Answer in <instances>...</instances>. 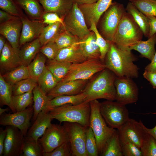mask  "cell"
Returning a JSON list of instances; mask_svg holds the SVG:
<instances>
[{
	"instance_id": "obj_8",
	"label": "cell",
	"mask_w": 156,
	"mask_h": 156,
	"mask_svg": "<svg viewBox=\"0 0 156 156\" xmlns=\"http://www.w3.org/2000/svg\"><path fill=\"white\" fill-rule=\"evenodd\" d=\"M105 68L104 62L100 59H87L80 63L72 64L67 74L60 81L88 80Z\"/></svg>"
},
{
	"instance_id": "obj_38",
	"label": "cell",
	"mask_w": 156,
	"mask_h": 156,
	"mask_svg": "<svg viewBox=\"0 0 156 156\" xmlns=\"http://www.w3.org/2000/svg\"><path fill=\"white\" fill-rule=\"evenodd\" d=\"M58 83L52 73L47 67L37 82L38 85L47 95Z\"/></svg>"
},
{
	"instance_id": "obj_33",
	"label": "cell",
	"mask_w": 156,
	"mask_h": 156,
	"mask_svg": "<svg viewBox=\"0 0 156 156\" xmlns=\"http://www.w3.org/2000/svg\"><path fill=\"white\" fill-rule=\"evenodd\" d=\"M64 27L60 22L45 26L39 38L41 46L50 42H54L55 39Z\"/></svg>"
},
{
	"instance_id": "obj_54",
	"label": "cell",
	"mask_w": 156,
	"mask_h": 156,
	"mask_svg": "<svg viewBox=\"0 0 156 156\" xmlns=\"http://www.w3.org/2000/svg\"><path fill=\"white\" fill-rule=\"evenodd\" d=\"M9 13L2 10H0V23L9 21L15 17Z\"/></svg>"
},
{
	"instance_id": "obj_46",
	"label": "cell",
	"mask_w": 156,
	"mask_h": 156,
	"mask_svg": "<svg viewBox=\"0 0 156 156\" xmlns=\"http://www.w3.org/2000/svg\"><path fill=\"white\" fill-rule=\"evenodd\" d=\"M86 147L88 156H97L99 155L96 139L90 127L87 129Z\"/></svg>"
},
{
	"instance_id": "obj_34",
	"label": "cell",
	"mask_w": 156,
	"mask_h": 156,
	"mask_svg": "<svg viewBox=\"0 0 156 156\" xmlns=\"http://www.w3.org/2000/svg\"><path fill=\"white\" fill-rule=\"evenodd\" d=\"M102 156H122L119 132L116 130L107 142L102 153Z\"/></svg>"
},
{
	"instance_id": "obj_18",
	"label": "cell",
	"mask_w": 156,
	"mask_h": 156,
	"mask_svg": "<svg viewBox=\"0 0 156 156\" xmlns=\"http://www.w3.org/2000/svg\"><path fill=\"white\" fill-rule=\"evenodd\" d=\"M22 27L20 17H15L0 23V34L3 36L14 48L20 47L19 40Z\"/></svg>"
},
{
	"instance_id": "obj_37",
	"label": "cell",
	"mask_w": 156,
	"mask_h": 156,
	"mask_svg": "<svg viewBox=\"0 0 156 156\" xmlns=\"http://www.w3.org/2000/svg\"><path fill=\"white\" fill-rule=\"evenodd\" d=\"M33 101L32 91L12 96V105L16 112L25 109L32 104Z\"/></svg>"
},
{
	"instance_id": "obj_48",
	"label": "cell",
	"mask_w": 156,
	"mask_h": 156,
	"mask_svg": "<svg viewBox=\"0 0 156 156\" xmlns=\"http://www.w3.org/2000/svg\"><path fill=\"white\" fill-rule=\"evenodd\" d=\"M43 156H72L70 144L69 141H66L55 149L52 151L42 153Z\"/></svg>"
},
{
	"instance_id": "obj_55",
	"label": "cell",
	"mask_w": 156,
	"mask_h": 156,
	"mask_svg": "<svg viewBox=\"0 0 156 156\" xmlns=\"http://www.w3.org/2000/svg\"><path fill=\"white\" fill-rule=\"evenodd\" d=\"M144 70L156 71V50L153 58L151 62L146 66Z\"/></svg>"
},
{
	"instance_id": "obj_49",
	"label": "cell",
	"mask_w": 156,
	"mask_h": 156,
	"mask_svg": "<svg viewBox=\"0 0 156 156\" xmlns=\"http://www.w3.org/2000/svg\"><path fill=\"white\" fill-rule=\"evenodd\" d=\"M60 49L54 42H50L41 47L40 52L44 55L48 60L55 59Z\"/></svg>"
},
{
	"instance_id": "obj_26",
	"label": "cell",
	"mask_w": 156,
	"mask_h": 156,
	"mask_svg": "<svg viewBox=\"0 0 156 156\" xmlns=\"http://www.w3.org/2000/svg\"><path fill=\"white\" fill-rule=\"evenodd\" d=\"M20 48L19 56L22 65L27 66L40 51L41 45L39 38L27 42Z\"/></svg>"
},
{
	"instance_id": "obj_1",
	"label": "cell",
	"mask_w": 156,
	"mask_h": 156,
	"mask_svg": "<svg viewBox=\"0 0 156 156\" xmlns=\"http://www.w3.org/2000/svg\"><path fill=\"white\" fill-rule=\"evenodd\" d=\"M129 48L120 47L110 42V48L104 63L106 68L117 77L137 78L139 68L134 62L137 58Z\"/></svg>"
},
{
	"instance_id": "obj_23",
	"label": "cell",
	"mask_w": 156,
	"mask_h": 156,
	"mask_svg": "<svg viewBox=\"0 0 156 156\" xmlns=\"http://www.w3.org/2000/svg\"><path fill=\"white\" fill-rule=\"evenodd\" d=\"M40 2L44 13H55L64 19L71 9L74 1L73 0H40Z\"/></svg>"
},
{
	"instance_id": "obj_24",
	"label": "cell",
	"mask_w": 156,
	"mask_h": 156,
	"mask_svg": "<svg viewBox=\"0 0 156 156\" xmlns=\"http://www.w3.org/2000/svg\"><path fill=\"white\" fill-rule=\"evenodd\" d=\"M14 0L30 19L42 21L44 11L40 0Z\"/></svg>"
},
{
	"instance_id": "obj_30",
	"label": "cell",
	"mask_w": 156,
	"mask_h": 156,
	"mask_svg": "<svg viewBox=\"0 0 156 156\" xmlns=\"http://www.w3.org/2000/svg\"><path fill=\"white\" fill-rule=\"evenodd\" d=\"M126 10L127 12L132 16L135 21L142 30L144 36L148 38L149 25L147 16L140 11L130 2L127 4Z\"/></svg>"
},
{
	"instance_id": "obj_28",
	"label": "cell",
	"mask_w": 156,
	"mask_h": 156,
	"mask_svg": "<svg viewBox=\"0 0 156 156\" xmlns=\"http://www.w3.org/2000/svg\"><path fill=\"white\" fill-rule=\"evenodd\" d=\"M156 33L148 38L146 41L141 40L129 47L131 50L138 51L143 57L151 61L153 58L156 50Z\"/></svg>"
},
{
	"instance_id": "obj_59",
	"label": "cell",
	"mask_w": 156,
	"mask_h": 156,
	"mask_svg": "<svg viewBox=\"0 0 156 156\" xmlns=\"http://www.w3.org/2000/svg\"><path fill=\"white\" fill-rule=\"evenodd\" d=\"M8 109L7 108L3 109L0 108V116L3 114L5 112L8 111Z\"/></svg>"
},
{
	"instance_id": "obj_31",
	"label": "cell",
	"mask_w": 156,
	"mask_h": 156,
	"mask_svg": "<svg viewBox=\"0 0 156 156\" xmlns=\"http://www.w3.org/2000/svg\"><path fill=\"white\" fill-rule=\"evenodd\" d=\"M71 64L69 62L59 61L54 59L48 60L46 67L59 82L67 75Z\"/></svg>"
},
{
	"instance_id": "obj_39",
	"label": "cell",
	"mask_w": 156,
	"mask_h": 156,
	"mask_svg": "<svg viewBox=\"0 0 156 156\" xmlns=\"http://www.w3.org/2000/svg\"><path fill=\"white\" fill-rule=\"evenodd\" d=\"M119 135L120 145L123 156H142L140 148L135 144L127 137L119 133Z\"/></svg>"
},
{
	"instance_id": "obj_36",
	"label": "cell",
	"mask_w": 156,
	"mask_h": 156,
	"mask_svg": "<svg viewBox=\"0 0 156 156\" xmlns=\"http://www.w3.org/2000/svg\"><path fill=\"white\" fill-rule=\"evenodd\" d=\"M12 86L5 80L0 74V102L1 105H6L13 113L16 112L12 103L13 96Z\"/></svg>"
},
{
	"instance_id": "obj_51",
	"label": "cell",
	"mask_w": 156,
	"mask_h": 156,
	"mask_svg": "<svg viewBox=\"0 0 156 156\" xmlns=\"http://www.w3.org/2000/svg\"><path fill=\"white\" fill-rule=\"evenodd\" d=\"M143 77L148 80L153 88H156V71L144 70L143 73Z\"/></svg>"
},
{
	"instance_id": "obj_13",
	"label": "cell",
	"mask_w": 156,
	"mask_h": 156,
	"mask_svg": "<svg viewBox=\"0 0 156 156\" xmlns=\"http://www.w3.org/2000/svg\"><path fill=\"white\" fill-rule=\"evenodd\" d=\"M34 112L33 107L13 114H4L1 115L0 124L4 126H12L17 128L26 136L31 119Z\"/></svg>"
},
{
	"instance_id": "obj_21",
	"label": "cell",
	"mask_w": 156,
	"mask_h": 156,
	"mask_svg": "<svg viewBox=\"0 0 156 156\" xmlns=\"http://www.w3.org/2000/svg\"><path fill=\"white\" fill-rule=\"evenodd\" d=\"M53 119L49 111L45 109L42 110L38 115L25 137L38 141L51 125Z\"/></svg>"
},
{
	"instance_id": "obj_19",
	"label": "cell",
	"mask_w": 156,
	"mask_h": 156,
	"mask_svg": "<svg viewBox=\"0 0 156 156\" xmlns=\"http://www.w3.org/2000/svg\"><path fill=\"white\" fill-rule=\"evenodd\" d=\"M88 80L77 79L60 81L47 94L52 99L61 95H72L82 92Z\"/></svg>"
},
{
	"instance_id": "obj_17",
	"label": "cell",
	"mask_w": 156,
	"mask_h": 156,
	"mask_svg": "<svg viewBox=\"0 0 156 156\" xmlns=\"http://www.w3.org/2000/svg\"><path fill=\"white\" fill-rule=\"evenodd\" d=\"M144 125L140 120L138 122L129 118L117 130L119 134L127 137L140 148L147 133Z\"/></svg>"
},
{
	"instance_id": "obj_42",
	"label": "cell",
	"mask_w": 156,
	"mask_h": 156,
	"mask_svg": "<svg viewBox=\"0 0 156 156\" xmlns=\"http://www.w3.org/2000/svg\"><path fill=\"white\" fill-rule=\"evenodd\" d=\"M96 26L95 23L92 21L90 22V26L89 29L90 31H93L95 34L96 43L100 50V60L104 62L106 55L110 48V42L101 36Z\"/></svg>"
},
{
	"instance_id": "obj_50",
	"label": "cell",
	"mask_w": 156,
	"mask_h": 156,
	"mask_svg": "<svg viewBox=\"0 0 156 156\" xmlns=\"http://www.w3.org/2000/svg\"><path fill=\"white\" fill-rule=\"evenodd\" d=\"M42 21L46 25H49L57 22H60L65 27L64 19L57 14L53 12L44 13L42 17Z\"/></svg>"
},
{
	"instance_id": "obj_5",
	"label": "cell",
	"mask_w": 156,
	"mask_h": 156,
	"mask_svg": "<svg viewBox=\"0 0 156 156\" xmlns=\"http://www.w3.org/2000/svg\"><path fill=\"white\" fill-rule=\"evenodd\" d=\"M89 127L95 137L99 154L102 153L107 141L116 131L107 126L100 111V103L97 100L90 101Z\"/></svg>"
},
{
	"instance_id": "obj_3",
	"label": "cell",
	"mask_w": 156,
	"mask_h": 156,
	"mask_svg": "<svg viewBox=\"0 0 156 156\" xmlns=\"http://www.w3.org/2000/svg\"><path fill=\"white\" fill-rule=\"evenodd\" d=\"M90 113V103L85 102L77 105H64L49 112L52 118L61 123H77L87 127H89Z\"/></svg>"
},
{
	"instance_id": "obj_4",
	"label": "cell",
	"mask_w": 156,
	"mask_h": 156,
	"mask_svg": "<svg viewBox=\"0 0 156 156\" xmlns=\"http://www.w3.org/2000/svg\"><path fill=\"white\" fill-rule=\"evenodd\" d=\"M143 35L131 14L126 11L118 27L112 42L118 47L129 48L142 40Z\"/></svg>"
},
{
	"instance_id": "obj_14",
	"label": "cell",
	"mask_w": 156,
	"mask_h": 156,
	"mask_svg": "<svg viewBox=\"0 0 156 156\" xmlns=\"http://www.w3.org/2000/svg\"><path fill=\"white\" fill-rule=\"evenodd\" d=\"M7 135L5 139L3 155L4 156H21L25 137L17 128L7 126Z\"/></svg>"
},
{
	"instance_id": "obj_29",
	"label": "cell",
	"mask_w": 156,
	"mask_h": 156,
	"mask_svg": "<svg viewBox=\"0 0 156 156\" xmlns=\"http://www.w3.org/2000/svg\"><path fill=\"white\" fill-rule=\"evenodd\" d=\"M32 92L34 102L33 120L34 121L39 113L45 108L48 101L52 99L48 96L38 85L34 88Z\"/></svg>"
},
{
	"instance_id": "obj_15",
	"label": "cell",
	"mask_w": 156,
	"mask_h": 156,
	"mask_svg": "<svg viewBox=\"0 0 156 156\" xmlns=\"http://www.w3.org/2000/svg\"><path fill=\"white\" fill-rule=\"evenodd\" d=\"M22 27L19 40L20 47L25 44L39 38L46 25L42 21L31 20L24 14L20 17Z\"/></svg>"
},
{
	"instance_id": "obj_9",
	"label": "cell",
	"mask_w": 156,
	"mask_h": 156,
	"mask_svg": "<svg viewBox=\"0 0 156 156\" xmlns=\"http://www.w3.org/2000/svg\"><path fill=\"white\" fill-rule=\"evenodd\" d=\"M63 125L67 133L72 156H88L86 143L87 128L77 123L64 122Z\"/></svg>"
},
{
	"instance_id": "obj_35",
	"label": "cell",
	"mask_w": 156,
	"mask_h": 156,
	"mask_svg": "<svg viewBox=\"0 0 156 156\" xmlns=\"http://www.w3.org/2000/svg\"><path fill=\"white\" fill-rule=\"evenodd\" d=\"M8 83L13 85L22 80L30 78L27 66L21 65L2 75Z\"/></svg>"
},
{
	"instance_id": "obj_56",
	"label": "cell",
	"mask_w": 156,
	"mask_h": 156,
	"mask_svg": "<svg viewBox=\"0 0 156 156\" xmlns=\"http://www.w3.org/2000/svg\"><path fill=\"white\" fill-rule=\"evenodd\" d=\"M144 127L145 130L148 133L151 135L156 140V125L152 129H149L144 125Z\"/></svg>"
},
{
	"instance_id": "obj_60",
	"label": "cell",
	"mask_w": 156,
	"mask_h": 156,
	"mask_svg": "<svg viewBox=\"0 0 156 156\" xmlns=\"http://www.w3.org/2000/svg\"></svg>"
},
{
	"instance_id": "obj_41",
	"label": "cell",
	"mask_w": 156,
	"mask_h": 156,
	"mask_svg": "<svg viewBox=\"0 0 156 156\" xmlns=\"http://www.w3.org/2000/svg\"><path fill=\"white\" fill-rule=\"evenodd\" d=\"M80 39L66 30L64 27L55 39V42L60 49L79 43Z\"/></svg>"
},
{
	"instance_id": "obj_11",
	"label": "cell",
	"mask_w": 156,
	"mask_h": 156,
	"mask_svg": "<svg viewBox=\"0 0 156 156\" xmlns=\"http://www.w3.org/2000/svg\"><path fill=\"white\" fill-rule=\"evenodd\" d=\"M68 141V135L64 126L52 123L38 140L43 153L51 152Z\"/></svg>"
},
{
	"instance_id": "obj_57",
	"label": "cell",
	"mask_w": 156,
	"mask_h": 156,
	"mask_svg": "<svg viewBox=\"0 0 156 156\" xmlns=\"http://www.w3.org/2000/svg\"><path fill=\"white\" fill-rule=\"evenodd\" d=\"M74 2L78 4H89L93 3L96 2L98 0H73Z\"/></svg>"
},
{
	"instance_id": "obj_2",
	"label": "cell",
	"mask_w": 156,
	"mask_h": 156,
	"mask_svg": "<svg viewBox=\"0 0 156 156\" xmlns=\"http://www.w3.org/2000/svg\"><path fill=\"white\" fill-rule=\"evenodd\" d=\"M116 77L107 68L98 73L87 83L83 91L86 95L84 102H90L99 99L115 100L116 92L114 82Z\"/></svg>"
},
{
	"instance_id": "obj_43",
	"label": "cell",
	"mask_w": 156,
	"mask_h": 156,
	"mask_svg": "<svg viewBox=\"0 0 156 156\" xmlns=\"http://www.w3.org/2000/svg\"><path fill=\"white\" fill-rule=\"evenodd\" d=\"M129 1L145 15L156 17V0H129Z\"/></svg>"
},
{
	"instance_id": "obj_16",
	"label": "cell",
	"mask_w": 156,
	"mask_h": 156,
	"mask_svg": "<svg viewBox=\"0 0 156 156\" xmlns=\"http://www.w3.org/2000/svg\"><path fill=\"white\" fill-rule=\"evenodd\" d=\"M112 0H98L91 4H78L83 15L88 27H90L92 21L97 26L101 16L112 3Z\"/></svg>"
},
{
	"instance_id": "obj_47",
	"label": "cell",
	"mask_w": 156,
	"mask_h": 156,
	"mask_svg": "<svg viewBox=\"0 0 156 156\" xmlns=\"http://www.w3.org/2000/svg\"><path fill=\"white\" fill-rule=\"evenodd\" d=\"M0 8L15 16L21 17L24 14L23 10L14 0H0Z\"/></svg>"
},
{
	"instance_id": "obj_7",
	"label": "cell",
	"mask_w": 156,
	"mask_h": 156,
	"mask_svg": "<svg viewBox=\"0 0 156 156\" xmlns=\"http://www.w3.org/2000/svg\"><path fill=\"white\" fill-rule=\"evenodd\" d=\"M101 113L109 126L118 129L129 119V112L126 105L112 101L100 103Z\"/></svg>"
},
{
	"instance_id": "obj_53",
	"label": "cell",
	"mask_w": 156,
	"mask_h": 156,
	"mask_svg": "<svg viewBox=\"0 0 156 156\" xmlns=\"http://www.w3.org/2000/svg\"><path fill=\"white\" fill-rule=\"evenodd\" d=\"M7 130L6 128L3 130L0 128V156L3 155L4 149V143L5 139L7 135Z\"/></svg>"
},
{
	"instance_id": "obj_20",
	"label": "cell",
	"mask_w": 156,
	"mask_h": 156,
	"mask_svg": "<svg viewBox=\"0 0 156 156\" xmlns=\"http://www.w3.org/2000/svg\"><path fill=\"white\" fill-rule=\"evenodd\" d=\"M20 47L14 48L6 41L0 54V66L2 70L8 71L22 65L19 56Z\"/></svg>"
},
{
	"instance_id": "obj_52",
	"label": "cell",
	"mask_w": 156,
	"mask_h": 156,
	"mask_svg": "<svg viewBox=\"0 0 156 156\" xmlns=\"http://www.w3.org/2000/svg\"><path fill=\"white\" fill-rule=\"evenodd\" d=\"M148 20L149 31L148 38L156 33V17L146 16Z\"/></svg>"
},
{
	"instance_id": "obj_22",
	"label": "cell",
	"mask_w": 156,
	"mask_h": 156,
	"mask_svg": "<svg viewBox=\"0 0 156 156\" xmlns=\"http://www.w3.org/2000/svg\"><path fill=\"white\" fill-rule=\"evenodd\" d=\"M55 59L71 64L83 62L87 59L84 55L78 43L60 49Z\"/></svg>"
},
{
	"instance_id": "obj_10",
	"label": "cell",
	"mask_w": 156,
	"mask_h": 156,
	"mask_svg": "<svg viewBox=\"0 0 156 156\" xmlns=\"http://www.w3.org/2000/svg\"><path fill=\"white\" fill-rule=\"evenodd\" d=\"M64 22L66 29L80 40L91 32L86 24L83 15L78 4L74 2L72 7L64 17Z\"/></svg>"
},
{
	"instance_id": "obj_25",
	"label": "cell",
	"mask_w": 156,
	"mask_h": 156,
	"mask_svg": "<svg viewBox=\"0 0 156 156\" xmlns=\"http://www.w3.org/2000/svg\"><path fill=\"white\" fill-rule=\"evenodd\" d=\"M79 45L87 59H100V53L95 33L91 31L90 33L80 40Z\"/></svg>"
},
{
	"instance_id": "obj_61",
	"label": "cell",
	"mask_w": 156,
	"mask_h": 156,
	"mask_svg": "<svg viewBox=\"0 0 156 156\" xmlns=\"http://www.w3.org/2000/svg\"></svg>"
},
{
	"instance_id": "obj_12",
	"label": "cell",
	"mask_w": 156,
	"mask_h": 156,
	"mask_svg": "<svg viewBox=\"0 0 156 156\" xmlns=\"http://www.w3.org/2000/svg\"><path fill=\"white\" fill-rule=\"evenodd\" d=\"M114 84L116 102L126 105L135 103L138 101L139 88L132 78L116 77Z\"/></svg>"
},
{
	"instance_id": "obj_32",
	"label": "cell",
	"mask_w": 156,
	"mask_h": 156,
	"mask_svg": "<svg viewBox=\"0 0 156 156\" xmlns=\"http://www.w3.org/2000/svg\"><path fill=\"white\" fill-rule=\"evenodd\" d=\"M47 58L40 51L27 66L30 78L37 83L38 80L46 68Z\"/></svg>"
},
{
	"instance_id": "obj_40",
	"label": "cell",
	"mask_w": 156,
	"mask_h": 156,
	"mask_svg": "<svg viewBox=\"0 0 156 156\" xmlns=\"http://www.w3.org/2000/svg\"><path fill=\"white\" fill-rule=\"evenodd\" d=\"M41 146L38 141L25 137L22 147V156H42Z\"/></svg>"
},
{
	"instance_id": "obj_44",
	"label": "cell",
	"mask_w": 156,
	"mask_h": 156,
	"mask_svg": "<svg viewBox=\"0 0 156 156\" xmlns=\"http://www.w3.org/2000/svg\"><path fill=\"white\" fill-rule=\"evenodd\" d=\"M37 83L31 78L17 82L12 85L13 95H19L33 91L37 85Z\"/></svg>"
},
{
	"instance_id": "obj_6",
	"label": "cell",
	"mask_w": 156,
	"mask_h": 156,
	"mask_svg": "<svg viewBox=\"0 0 156 156\" xmlns=\"http://www.w3.org/2000/svg\"><path fill=\"white\" fill-rule=\"evenodd\" d=\"M126 12L122 4L114 2L104 13L99 22V33L106 40L112 42L115 33Z\"/></svg>"
},
{
	"instance_id": "obj_58",
	"label": "cell",
	"mask_w": 156,
	"mask_h": 156,
	"mask_svg": "<svg viewBox=\"0 0 156 156\" xmlns=\"http://www.w3.org/2000/svg\"><path fill=\"white\" fill-rule=\"evenodd\" d=\"M6 38L3 36H0V54L6 43Z\"/></svg>"
},
{
	"instance_id": "obj_27",
	"label": "cell",
	"mask_w": 156,
	"mask_h": 156,
	"mask_svg": "<svg viewBox=\"0 0 156 156\" xmlns=\"http://www.w3.org/2000/svg\"><path fill=\"white\" fill-rule=\"evenodd\" d=\"M86 98V95L83 92L75 95L59 96L49 100L44 109L50 112L54 108L64 105L78 104L84 102Z\"/></svg>"
},
{
	"instance_id": "obj_45",
	"label": "cell",
	"mask_w": 156,
	"mask_h": 156,
	"mask_svg": "<svg viewBox=\"0 0 156 156\" xmlns=\"http://www.w3.org/2000/svg\"><path fill=\"white\" fill-rule=\"evenodd\" d=\"M140 149L142 156H156V140L147 132Z\"/></svg>"
}]
</instances>
